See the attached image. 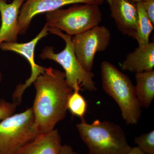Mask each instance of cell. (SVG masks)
<instances>
[{
	"label": "cell",
	"instance_id": "obj_1",
	"mask_svg": "<svg viewBox=\"0 0 154 154\" xmlns=\"http://www.w3.org/2000/svg\"><path fill=\"white\" fill-rule=\"evenodd\" d=\"M33 84L36 94L32 107L35 125L41 134L51 131L65 118L68 99L73 90L67 83L64 72L51 67Z\"/></svg>",
	"mask_w": 154,
	"mask_h": 154
},
{
	"label": "cell",
	"instance_id": "obj_2",
	"mask_svg": "<svg viewBox=\"0 0 154 154\" xmlns=\"http://www.w3.org/2000/svg\"><path fill=\"white\" fill-rule=\"evenodd\" d=\"M101 73L103 90L118 104L123 120L128 125L137 124L141 116V107L129 77L106 60L101 63Z\"/></svg>",
	"mask_w": 154,
	"mask_h": 154
},
{
	"label": "cell",
	"instance_id": "obj_3",
	"mask_svg": "<svg viewBox=\"0 0 154 154\" xmlns=\"http://www.w3.org/2000/svg\"><path fill=\"white\" fill-rule=\"evenodd\" d=\"M76 127L90 154H125L132 148L124 130L112 122L97 119L89 124L84 118Z\"/></svg>",
	"mask_w": 154,
	"mask_h": 154
},
{
	"label": "cell",
	"instance_id": "obj_4",
	"mask_svg": "<svg viewBox=\"0 0 154 154\" xmlns=\"http://www.w3.org/2000/svg\"><path fill=\"white\" fill-rule=\"evenodd\" d=\"M48 32L62 38L65 42V47L60 52L55 53L52 46H46L40 54L41 59L51 60L59 64L64 70L67 83L73 91H80L82 87L88 91H97L93 80L95 74L86 71L77 59L72 36L57 28L48 27Z\"/></svg>",
	"mask_w": 154,
	"mask_h": 154
},
{
	"label": "cell",
	"instance_id": "obj_5",
	"mask_svg": "<svg viewBox=\"0 0 154 154\" xmlns=\"http://www.w3.org/2000/svg\"><path fill=\"white\" fill-rule=\"evenodd\" d=\"M98 5L75 4L66 9H59L45 14L49 28L63 30L73 36L99 25L102 12Z\"/></svg>",
	"mask_w": 154,
	"mask_h": 154
},
{
	"label": "cell",
	"instance_id": "obj_6",
	"mask_svg": "<svg viewBox=\"0 0 154 154\" xmlns=\"http://www.w3.org/2000/svg\"><path fill=\"white\" fill-rule=\"evenodd\" d=\"M40 134L32 107L13 114L0 122V154H15Z\"/></svg>",
	"mask_w": 154,
	"mask_h": 154
},
{
	"label": "cell",
	"instance_id": "obj_7",
	"mask_svg": "<svg viewBox=\"0 0 154 154\" xmlns=\"http://www.w3.org/2000/svg\"><path fill=\"white\" fill-rule=\"evenodd\" d=\"M111 37L110 30L104 25H98L72 37L77 59L86 71L92 72L96 54L106 50Z\"/></svg>",
	"mask_w": 154,
	"mask_h": 154
},
{
	"label": "cell",
	"instance_id": "obj_8",
	"mask_svg": "<svg viewBox=\"0 0 154 154\" xmlns=\"http://www.w3.org/2000/svg\"><path fill=\"white\" fill-rule=\"evenodd\" d=\"M48 32V27L45 24L38 35L28 42L25 43L4 42L0 44V49L2 50L16 52L25 57L31 67L30 77L24 84H20L17 86L13 94V102L17 105L22 102V95L26 89L34 83L39 75L42 74L45 71L46 68L38 65L35 62L34 52L37 43L40 39L49 34Z\"/></svg>",
	"mask_w": 154,
	"mask_h": 154
},
{
	"label": "cell",
	"instance_id": "obj_9",
	"mask_svg": "<svg viewBox=\"0 0 154 154\" xmlns=\"http://www.w3.org/2000/svg\"><path fill=\"white\" fill-rule=\"evenodd\" d=\"M104 0H25L19 18V35L26 34L32 19L36 15L51 12L69 5L79 4L100 5Z\"/></svg>",
	"mask_w": 154,
	"mask_h": 154
},
{
	"label": "cell",
	"instance_id": "obj_10",
	"mask_svg": "<svg viewBox=\"0 0 154 154\" xmlns=\"http://www.w3.org/2000/svg\"><path fill=\"white\" fill-rule=\"evenodd\" d=\"M111 17L122 34L135 39L138 21L137 3L131 0H107Z\"/></svg>",
	"mask_w": 154,
	"mask_h": 154
},
{
	"label": "cell",
	"instance_id": "obj_11",
	"mask_svg": "<svg viewBox=\"0 0 154 154\" xmlns=\"http://www.w3.org/2000/svg\"><path fill=\"white\" fill-rule=\"evenodd\" d=\"M25 0H0V44L4 42H17L19 32V18L20 10Z\"/></svg>",
	"mask_w": 154,
	"mask_h": 154
},
{
	"label": "cell",
	"instance_id": "obj_12",
	"mask_svg": "<svg viewBox=\"0 0 154 154\" xmlns=\"http://www.w3.org/2000/svg\"><path fill=\"white\" fill-rule=\"evenodd\" d=\"M154 42L145 47H138L127 55L121 65L122 69L135 74L154 70Z\"/></svg>",
	"mask_w": 154,
	"mask_h": 154
},
{
	"label": "cell",
	"instance_id": "obj_13",
	"mask_svg": "<svg viewBox=\"0 0 154 154\" xmlns=\"http://www.w3.org/2000/svg\"><path fill=\"white\" fill-rule=\"evenodd\" d=\"M62 145L59 132L54 129L38 135L15 154H58Z\"/></svg>",
	"mask_w": 154,
	"mask_h": 154
},
{
	"label": "cell",
	"instance_id": "obj_14",
	"mask_svg": "<svg viewBox=\"0 0 154 154\" xmlns=\"http://www.w3.org/2000/svg\"><path fill=\"white\" fill-rule=\"evenodd\" d=\"M136 94L141 107L148 108L154 98V71L144 72L135 75Z\"/></svg>",
	"mask_w": 154,
	"mask_h": 154
},
{
	"label": "cell",
	"instance_id": "obj_15",
	"mask_svg": "<svg viewBox=\"0 0 154 154\" xmlns=\"http://www.w3.org/2000/svg\"><path fill=\"white\" fill-rule=\"evenodd\" d=\"M138 21L135 39L139 47L147 46L149 43V37L154 30V25L149 19L142 2L137 3Z\"/></svg>",
	"mask_w": 154,
	"mask_h": 154
},
{
	"label": "cell",
	"instance_id": "obj_16",
	"mask_svg": "<svg viewBox=\"0 0 154 154\" xmlns=\"http://www.w3.org/2000/svg\"><path fill=\"white\" fill-rule=\"evenodd\" d=\"M80 91L74 90L69 96L67 107L72 115L82 119L87 112L88 104L85 99L80 94Z\"/></svg>",
	"mask_w": 154,
	"mask_h": 154
},
{
	"label": "cell",
	"instance_id": "obj_17",
	"mask_svg": "<svg viewBox=\"0 0 154 154\" xmlns=\"http://www.w3.org/2000/svg\"><path fill=\"white\" fill-rule=\"evenodd\" d=\"M135 142L146 154H154V131L143 134L134 139Z\"/></svg>",
	"mask_w": 154,
	"mask_h": 154
},
{
	"label": "cell",
	"instance_id": "obj_18",
	"mask_svg": "<svg viewBox=\"0 0 154 154\" xmlns=\"http://www.w3.org/2000/svg\"><path fill=\"white\" fill-rule=\"evenodd\" d=\"M17 105L0 99V122L14 114Z\"/></svg>",
	"mask_w": 154,
	"mask_h": 154
},
{
	"label": "cell",
	"instance_id": "obj_19",
	"mask_svg": "<svg viewBox=\"0 0 154 154\" xmlns=\"http://www.w3.org/2000/svg\"><path fill=\"white\" fill-rule=\"evenodd\" d=\"M142 3L148 17L154 25V0H146Z\"/></svg>",
	"mask_w": 154,
	"mask_h": 154
},
{
	"label": "cell",
	"instance_id": "obj_20",
	"mask_svg": "<svg viewBox=\"0 0 154 154\" xmlns=\"http://www.w3.org/2000/svg\"><path fill=\"white\" fill-rule=\"evenodd\" d=\"M58 154H78L74 151L70 146L68 145H62L60 151Z\"/></svg>",
	"mask_w": 154,
	"mask_h": 154
},
{
	"label": "cell",
	"instance_id": "obj_21",
	"mask_svg": "<svg viewBox=\"0 0 154 154\" xmlns=\"http://www.w3.org/2000/svg\"><path fill=\"white\" fill-rule=\"evenodd\" d=\"M125 154H146L138 146L131 148V149Z\"/></svg>",
	"mask_w": 154,
	"mask_h": 154
},
{
	"label": "cell",
	"instance_id": "obj_22",
	"mask_svg": "<svg viewBox=\"0 0 154 154\" xmlns=\"http://www.w3.org/2000/svg\"><path fill=\"white\" fill-rule=\"evenodd\" d=\"M132 2H134L136 3L143 2H144L146 0H131Z\"/></svg>",
	"mask_w": 154,
	"mask_h": 154
},
{
	"label": "cell",
	"instance_id": "obj_23",
	"mask_svg": "<svg viewBox=\"0 0 154 154\" xmlns=\"http://www.w3.org/2000/svg\"><path fill=\"white\" fill-rule=\"evenodd\" d=\"M2 73H1V72H0V83L2 82Z\"/></svg>",
	"mask_w": 154,
	"mask_h": 154
}]
</instances>
